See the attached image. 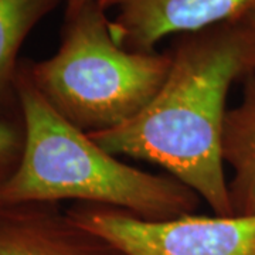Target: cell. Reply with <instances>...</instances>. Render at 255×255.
I'll use <instances>...</instances> for the list:
<instances>
[{"label": "cell", "instance_id": "obj_7", "mask_svg": "<svg viewBox=\"0 0 255 255\" xmlns=\"http://www.w3.org/2000/svg\"><path fill=\"white\" fill-rule=\"evenodd\" d=\"M223 162L233 170L228 194L234 216H255V74L243 81V98L226 114Z\"/></svg>", "mask_w": 255, "mask_h": 255}, {"label": "cell", "instance_id": "obj_2", "mask_svg": "<svg viewBox=\"0 0 255 255\" xmlns=\"http://www.w3.org/2000/svg\"><path fill=\"white\" fill-rule=\"evenodd\" d=\"M16 95L23 125L17 167L0 186V200L78 203L166 221L194 214L200 197L170 174L149 173L119 160L63 118L36 88L20 61Z\"/></svg>", "mask_w": 255, "mask_h": 255}, {"label": "cell", "instance_id": "obj_10", "mask_svg": "<svg viewBox=\"0 0 255 255\" xmlns=\"http://www.w3.org/2000/svg\"><path fill=\"white\" fill-rule=\"evenodd\" d=\"M95 1V0H65V14L64 18L71 17L78 10H81L85 4Z\"/></svg>", "mask_w": 255, "mask_h": 255}, {"label": "cell", "instance_id": "obj_1", "mask_svg": "<svg viewBox=\"0 0 255 255\" xmlns=\"http://www.w3.org/2000/svg\"><path fill=\"white\" fill-rule=\"evenodd\" d=\"M170 68L143 110L98 133L115 156L157 164L190 187L214 216H234L221 156L231 85L255 74V44L241 20L173 37Z\"/></svg>", "mask_w": 255, "mask_h": 255}, {"label": "cell", "instance_id": "obj_4", "mask_svg": "<svg viewBox=\"0 0 255 255\" xmlns=\"http://www.w3.org/2000/svg\"><path fill=\"white\" fill-rule=\"evenodd\" d=\"M67 213L125 255H255V216L189 214L147 221L121 209L85 203Z\"/></svg>", "mask_w": 255, "mask_h": 255}, {"label": "cell", "instance_id": "obj_6", "mask_svg": "<svg viewBox=\"0 0 255 255\" xmlns=\"http://www.w3.org/2000/svg\"><path fill=\"white\" fill-rule=\"evenodd\" d=\"M0 255H125L57 203L0 200Z\"/></svg>", "mask_w": 255, "mask_h": 255}, {"label": "cell", "instance_id": "obj_11", "mask_svg": "<svg viewBox=\"0 0 255 255\" xmlns=\"http://www.w3.org/2000/svg\"><path fill=\"white\" fill-rule=\"evenodd\" d=\"M238 20H241V21L247 26V28L250 30V33H251V36H253V40H254L255 44V9H253L251 11H248L246 16H243V17L238 18Z\"/></svg>", "mask_w": 255, "mask_h": 255}, {"label": "cell", "instance_id": "obj_8", "mask_svg": "<svg viewBox=\"0 0 255 255\" xmlns=\"http://www.w3.org/2000/svg\"><path fill=\"white\" fill-rule=\"evenodd\" d=\"M65 0H0V115L17 105L18 51L30 31Z\"/></svg>", "mask_w": 255, "mask_h": 255}, {"label": "cell", "instance_id": "obj_3", "mask_svg": "<svg viewBox=\"0 0 255 255\" xmlns=\"http://www.w3.org/2000/svg\"><path fill=\"white\" fill-rule=\"evenodd\" d=\"M21 61L48 104L87 133L108 130L136 117L170 68L167 51L137 53L118 46L100 0L64 18L54 55Z\"/></svg>", "mask_w": 255, "mask_h": 255}, {"label": "cell", "instance_id": "obj_5", "mask_svg": "<svg viewBox=\"0 0 255 255\" xmlns=\"http://www.w3.org/2000/svg\"><path fill=\"white\" fill-rule=\"evenodd\" d=\"M115 43L125 50L153 53L167 36L233 21L255 9V0H100Z\"/></svg>", "mask_w": 255, "mask_h": 255}, {"label": "cell", "instance_id": "obj_9", "mask_svg": "<svg viewBox=\"0 0 255 255\" xmlns=\"http://www.w3.org/2000/svg\"><path fill=\"white\" fill-rule=\"evenodd\" d=\"M23 152V125L0 115V186L17 167Z\"/></svg>", "mask_w": 255, "mask_h": 255}]
</instances>
